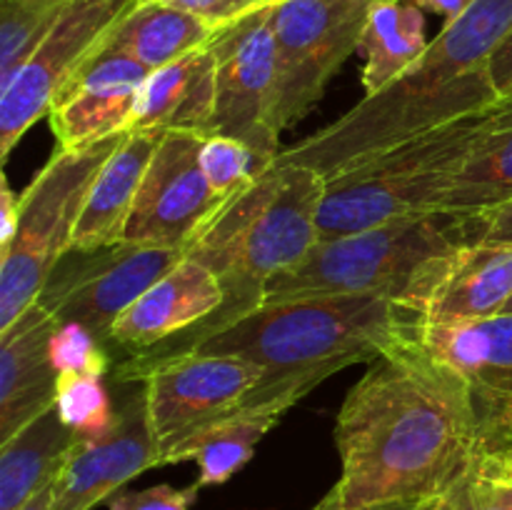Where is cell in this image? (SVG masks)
<instances>
[{"mask_svg":"<svg viewBox=\"0 0 512 510\" xmlns=\"http://www.w3.org/2000/svg\"><path fill=\"white\" fill-rule=\"evenodd\" d=\"M373 0H280L273 5L275 90L270 123L278 133L323 98L325 85L360 48Z\"/></svg>","mask_w":512,"mask_h":510,"instance_id":"obj_8","label":"cell"},{"mask_svg":"<svg viewBox=\"0 0 512 510\" xmlns=\"http://www.w3.org/2000/svg\"><path fill=\"white\" fill-rule=\"evenodd\" d=\"M183 258V250L125 240L88 253L68 250L55 265L38 303L50 310L58 325L75 323L110 345V333L125 310Z\"/></svg>","mask_w":512,"mask_h":510,"instance_id":"obj_9","label":"cell"},{"mask_svg":"<svg viewBox=\"0 0 512 510\" xmlns=\"http://www.w3.org/2000/svg\"><path fill=\"white\" fill-rule=\"evenodd\" d=\"M493 108L465 115L325 178L318 215L320 238L438 213L450 180Z\"/></svg>","mask_w":512,"mask_h":510,"instance_id":"obj_6","label":"cell"},{"mask_svg":"<svg viewBox=\"0 0 512 510\" xmlns=\"http://www.w3.org/2000/svg\"><path fill=\"white\" fill-rule=\"evenodd\" d=\"M225 303V290L213 270L193 258H183L155 280L115 323L110 355L123 350L128 358L185 338L203 328Z\"/></svg>","mask_w":512,"mask_h":510,"instance_id":"obj_17","label":"cell"},{"mask_svg":"<svg viewBox=\"0 0 512 510\" xmlns=\"http://www.w3.org/2000/svg\"><path fill=\"white\" fill-rule=\"evenodd\" d=\"M215 30L198 15L160 0L138 3L120 18L103 45L123 50L148 70H158L193 50L205 48Z\"/></svg>","mask_w":512,"mask_h":510,"instance_id":"obj_24","label":"cell"},{"mask_svg":"<svg viewBox=\"0 0 512 510\" xmlns=\"http://www.w3.org/2000/svg\"><path fill=\"white\" fill-rule=\"evenodd\" d=\"M480 243L493 245H512V200L480 215Z\"/></svg>","mask_w":512,"mask_h":510,"instance_id":"obj_35","label":"cell"},{"mask_svg":"<svg viewBox=\"0 0 512 510\" xmlns=\"http://www.w3.org/2000/svg\"><path fill=\"white\" fill-rule=\"evenodd\" d=\"M418 315L370 295H315L263 303L190 353L235 355L260 378L240 410L288 413L338 370L375 358L415 333Z\"/></svg>","mask_w":512,"mask_h":510,"instance_id":"obj_3","label":"cell"},{"mask_svg":"<svg viewBox=\"0 0 512 510\" xmlns=\"http://www.w3.org/2000/svg\"><path fill=\"white\" fill-rule=\"evenodd\" d=\"M80 443L83 438L63 423L55 408L0 443V510H18L55 483Z\"/></svg>","mask_w":512,"mask_h":510,"instance_id":"obj_23","label":"cell"},{"mask_svg":"<svg viewBox=\"0 0 512 510\" xmlns=\"http://www.w3.org/2000/svg\"><path fill=\"white\" fill-rule=\"evenodd\" d=\"M138 3H150V0H138Z\"/></svg>","mask_w":512,"mask_h":510,"instance_id":"obj_43","label":"cell"},{"mask_svg":"<svg viewBox=\"0 0 512 510\" xmlns=\"http://www.w3.org/2000/svg\"><path fill=\"white\" fill-rule=\"evenodd\" d=\"M150 73L153 70L123 50L100 45L50 105L48 120L58 148H85L110 135L128 133Z\"/></svg>","mask_w":512,"mask_h":510,"instance_id":"obj_16","label":"cell"},{"mask_svg":"<svg viewBox=\"0 0 512 510\" xmlns=\"http://www.w3.org/2000/svg\"><path fill=\"white\" fill-rule=\"evenodd\" d=\"M258 378V368L235 355L183 353L135 370L125 383H145L160 465H168L185 440L240 410Z\"/></svg>","mask_w":512,"mask_h":510,"instance_id":"obj_10","label":"cell"},{"mask_svg":"<svg viewBox=\"0 0 512 510\" xmlns=\"http://www.w3.org/2000/svg\"><path fill=\"white\" fill-rule=\"evenodd\" d=\"M435 500H428V503H375V505H363V508H353V510H433ZM313 510H345L335 503L330 495H325Z\"/></svg>","mask_w":512,"mask_h":510,"instance_id":"obj_38","label":"cell"},{"mask_svg":"<svg viewBox=\"0 0 512 510\" xmlns=\"http://www.w3.org/2000/svg\"><path fill=\"white\" fill-rule=\"evenodd\" d=\"M203 485L195 480L188 488L153 485L145 490H118L108 500V510H193Z\"/></svg>","mask_w":512,"mask_h":510,"instance_id":"obj_32","label":"cell"},{"mask_svg":"<svg viewBox=\"0 0 512 510\" xmlns=\"http://www.w3.org/2000/svg\"><path fill=\"white\" fill-rule=\"evenodd\" d=\"M200 168L218 203L248 188L263 173V165L255 158L253 150L243 140L228 138V135H208L203 140Z\"/></svg>","mask_w":512,"mask_h":510,"instance_id":"obj_29","label":"cell"},{"mask_svg":"<svg viewBox=\"0 0 512 510\" xmlns=\"http://www.w3.org/2000/svg\"><path fill=\"white\" fill-rule=\"evenodd\" d=\"M512 300V245H465L420 323L465 325L495 318Z\"/></svg>","mask_w":512,"mask_h":510,"instance_id":"obj_21","label":"cell"},{"mask_svg":"<svg viewBox=\"0 0 512 510\" xmlns=\"http://www.w3.org/2000/svg\"><path fill=\"white\" fill-rule=\"evenodd\" d=\"M335 445L343 473L328 495L345 510L438 500L480 458L463 378L418 330L350 388Z\"/></svg>","mask_w":512,"mask_h":510,"instance_id":"obj_1","label":"cell"},{"mask_svg":"<svg viewBox=\"0 0 512 510\" xmlns=\"http://www.w3.org/2000/svg\"><path fill=\"white\" fill-rule=\"evenodd\" d=\"M373 3H400V0H373Z\"/></svg>","mask_w":512,"mask_h":510,"instance_id":"obj_41","label":"cell"},{"mask_svg":"<svg viewBox=\"0 0 512 510\" xmlns=\"http://www.w3.org/2000/svg\"><path fill=\"white\" fill-rule=\"evenodd\" d=\"M158 465L145 383L135 380V388L115 408L113 428L100 438L83 440L63 465L55 478L53 510H93L135 475Z\"/></svg>","mask_w":512,"mask_h":510,"instance_id":"obj_15","label":"cell"},{"mask_svg":"<svg viewBox=\"0 0 512 510\" xmlns=\"http://www.w3.org/2000/svg\"><path fill=\"white\" fill-rule=\"evenodd\" d=\"M480 243L478 218L425 213L360 233L320 238L303 260L275 275L263 303L315 295H370L423 318L465 245Z\"/></svg>","mask_w":512,"mask_h":510,"instance_id":"obj_5","label":"cell"},{"mask_svg":"<svg viewBox=\"0 0 512 510\" xmlns=\"http://www.w3.org/2000/svg\"><path fill=\"white\" fill-rule=\"evenodd\" d=\"M215 58L213 135L248 145L268 170L280 158V133L270 123L275 90L273 5L215 30L208 43Z\"/></svg>","mask_w":512,"mask_h":510,"instance_id":"obj_11","label":"cell"},{"mask_svg":"<svg viewBox=\"0 0 512 510\" xmlns=\"http://www.w3.org/2000/svg\"><path fill=\"white\" fill-rule=\"evenodd\" d=\"M123 135L85 148H58L20 193L18 228L0 248V330L10 328L40 298L55 265L73 245L90 183Z\"/></svg>","mask_w":512,"mask_h":510,"instance_id":"obj_7","label":"cell"},{"mask_svg":"<svg viewBox=\"0 0 512 510\" xmlns=\"http://www.w3.org/2000/svg\"><path fill=\"white\" fill-rule=\"evenodd\" d=\"M323 195L325 178L318 170L275 160L248 188L223 200L185 248V258L203 263L220 280L223 308L195 333L113 365V383H125L155 360L190 353L215 330L260 308L270 280L298 265L320 240Z\"/></svg>","mask_w":512,"mask_h":510,"instance_id":"obj_4","label":"cell"},{"mask_svg":"<svg viewBox=\"0 0 512 510\" xmlns=\"http://www.w3.org/2000/svg\"><path fill=\"white\" fill-rule=\"evenodd\" d=\"M280 418L283 413L278 410H235L233 415H225L218 423L208 425L198 435L185 440L170 455L168 465L195 460L198 483L203 488L228 483L238 470L250 463L258 443L268 430L278 425Z\"/></svg>","mask_w":512,"mask_h":510,"instance_id":"obj_26","label":"cell"},{"mask_svg":"<svg viewBox=\"0 0 512 510\" xmlns=\"http://www.w3.org/2000/svg\"><path fill=\"white\" fill-rule=\"evenodd\" d=\"M503 313H512V300H510L508 305H505V310H503Z\"/></svg>","mask_w":512,"mask_h":510,"instance_id":"obj_42","label":"cell"},{"mask_svg":"<svg viewBox=\"0 0 512 510\" xmlns=\"http://www.w3.org/2000/svg\"><path fill=\"white\" fill-rule=\"evenodd\" d=\"M433 510H512V488L485 473L475 460L473 468L435 500Z\"/></svg>","mask_w":512,"mask_h":510,"instance_id":"obj_31","label":"cell"},{"mask_svg":"<svg viewBox=\"0 0 512 510\" xmlns=\"http://www.w3.org/2000/svg\"><path fill=\"white\" fill-rule=\"evenodd\" d=\"M410 3H415L418 8H423L425 13L443 15L445 23H450V20L460 18V15H463L465 10L475 3V0H410Z\"/></svg>","mask_w":512,"mask_h":510,"instance_id":"obj_37","label":"cell"},{"mask_svg":"<svg viewBox=\"0 0 512 510\" xmlns=\"http://www.w3.org/2000/svg\"><path fill=\"white\" fill-rule=\"evenodd\" d=\"M138 0H70L28 63L0 90V155L10 158L25 133L48 115L63 85L98 53Z\"/></svg>","mask_w":512,"mask_h":510,"instance_id":"obj_12","label":"cell"},{"mask_svg":"<svg viewBox=\"0 0 512 510\" xmlns=\"http://www.w3.org/2000/svg\"><path fill=\"white\" fill-rule=\"evenodd\" d=\"M512 200V100H500L475 135L438 213L480 218Z\"/></svg>","mask_w":512,"mask_h":510,"instance_id":"obj_22","label":"cell"},{"mask_svg":"<svg viewBox=\"0 0 512 510\" xmlns=\"http://www.w3.org/2000/svg\"><path fill=\"white\" fill-rule=\"evenodd\" d=\"M213 50H193L148 75L128 130L213 135L215 118Z\"/></svg>","mask_w":512,"mask_h":510,"instance_id":"obj_19","label":"cell"},{"mask_svg":"<svg viewBox=\"0 0 512 510\" xmlns=\"http://www.w3.org/2000/svg\"><path fill=\"white\" fill-rule=\"evenodd\" d=\"M160 3L188 10V13L198 15V18H203L213 28H223V25L233 23V20L243 18V15L268 8V5L280 3V0H160Z\"/></svg>","mask_w":512,"mask_h":510,"instance_id":"obj_33","label":"cell"},{"mask_svg":"<svg viewBox=\"0 0 512 510\" xmlns=\"http://www.w3.org/2000/svg\"><path fill=\"white\" fill-rule=\"evenodd\" d=\"M55 410L83 440H95L115 423V408L98 375L60 373Z\"/></svg>","mask_w":512,"mask_h":510,"instance_id":"obj_28","label":"cell"},{"mask_svg":"<svg viewBox=\"0 0 512 510\" xmlns=\"http://www.w3.org/2000/svg\"><path fill=\"white\" fill-rule=\"evenodd\" d=\"M512 25V0H475L403 75L308 135L278 160L318 170L323 178L363 163L410 138L500 103L490 80L493 50Z\"/></svg>","mask_w":512,"mask_h":510,"instance_id":"obj_2","label":"cell"},{"mask_svg":"<svg viewBox=\"0 0 512 510\" xmlns=\"http://www.w3.org/2000/svg\"><path fill=\"white\" fill-rule=\"evenodd\" d=\"M165 133L128 130L90 183L70 250H100L123 240L140 183Z\"/></svg>","mask_w":512,"mask_h":510,"instance_id":"obj_20","label":"cell"},{"mask_svg":"<svg viewBox=\"0 0 512 510\" xmlns=\"http://www.w3.org/2000/svg\"><path fill=\"white\" fill-rule=\"evenodd\" d=\"M418 333L463 378L483 460L512 453V313L465 325H418Z\"/></svg>","mask_w":512,"mask_h":510,"instance_id":"obj_13","label":"cell"},{"mask_svg":"<svg viewBox=\"0 0 512 510\" xmlns=\"http://www.w3.org/2000/svg\"><path fill=\"white\" fill-rule=\"evenodd\" d=\"M55 330L58 320L38 300L0 330V443L55 408L60 378L53 360Z\"/></svg>","mask_w":512,"mask_h":510,"instance_id":"obj_18","label":"cell"},{"mask_svg":"<svg viewBox=\"0 0 512 510\" xmlns=\"http://www.w3.org/2000/svg\"><path fill=\"white\" fill-rule=\"evenodd\" d=\"M203 135L165 133L140 183L123 240L153 248H188L218 200L200 168Z\"/></svg>","mask_w":512,"mask_h":510,"instance_id":"obj_14","label":"cell"},{"mask_svg":"<svg viewBox=\"0 0 512 510\" xmlns=\"http://www.w3.org/2000/svg\"><path fill=\"white\" fill-rule=\"evenodd\" d=\"M428 45L423 8L410 0L375 3L358 48L365 55V95L378 93L393 83L410 65L418 63Z\"/></svg>","mask_w":512,"mask_h":510,"instance_id":"obj_25","label":"cell"},{"mask_svg":"<svg viewBox=\"0 0 512 510\" xmlns=\"http://www.w3.org/2000/svg\"><path fill=\"white\" fill-rule=\"evenodd\" d=\"M18 210L20 195H15L3 178V190H0V248H5L13 240L15 228H18Z\"/></svg>","mask_w":512,"mask_h":510,"instance_id":"obj_36","label":"cell"},{"mask_svg":"<svg viewBox=\"0 0 512 510\" xmlns=\"http://www.w3.org/2000/svg\"><path fill=\"white\" fill-rule=\"evenodd\" d=\"M488 73L500 100H512V25L505 38L498 43V48L493 50V55H490Z\"/></svg>","mask_w":512,"mask_h":510,"instance_id":"obj_34","label":"cell"},{"mask_svg":"<svg viewBox=\"0 0 512 510\" xmlns=\"http://www.w3.org/2000/svg\"><path fill=\"white\" fill-rule=\"evenodd\" d=\"M53 360L58 373H80L105 378L113 370L108 345L75 323H60L53 338Z\"/></svg>","mask_w":512,"mask_h":510,"instance_id":"obj_30","label":"cell"},{"mask_svg":"<svg viewBox=\"0 0 512 510\" xmlns=\"http://www.w3.org/2000/svg\"><path fill=\"white\" fill-rule=\"evenodd\" d=\"M53 495H55V483L45 485L40 493H35L33 498L25 500L18 510H53Z\"/></svg>","mask_w":512,"mask_h":510,"instance_id":"obj_40","label":"cell"},{"mask_svg":"<svg viewBox=\"0 0 512 510\" xmlns=\"http://www.w3.org/2000/svg\"><path fill=\"white\" fill-rule=\"evenodd\" d=\"M70 0H0V90L58 23Z\"/></svg>","mask_w":512,"mask_h":510,"instance_id":"obj_27","label":"cell"},{"mask_svg":"<svg viewBox=\"0 0 512 510\" xmlns=\"http://www.w3.org/2000/svg\"><path fill=\"white\" fill-rule=\"evenodd\" d=\"M478 463L485 473L493 475L495 480H500V483L510 485L512 488V453L503 455V458H493V460L478 458Z\"/></svg>","mask_w":512,"mask_h":510,"instance_id":"obj_39","label":"cell"}]
</instances>
